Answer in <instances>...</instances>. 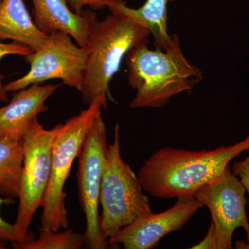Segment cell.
<instances>
[{"label":"cell","mask_w":249,"mask_h":249,"mask_svg":"<svg viewBox=\"0 0 249 249\" xmlns=\"http://www.w3.org/2000/svg\"><path fill=\"white\" fill-rule=\"evenodd\" d=\"M11 245L15 249H80L85 242L83 236L72 229L62 232L41 229L37 240L13 242Z\"/></svg>","instance_id":"2e32d148"},{"label":"cell","mask_w":249,"mask_h":249,"mask_svg":"<svg viewBox=\"0 0 249 249\" xmlns=\"http://www.w3.org/2000/svg\"><path fill=\"white\" fill-rule=\"evenodd\" d=\"M245 193V186L228 166L195 194L196 199L209 210L218 249L233 248L232 235L239 227L245 229L249 246Z\"/></svg>","instance_id":"9c48e42d"},{"label":"cell","mask_w":249,"mask_h":249,"mask_svg":"<svg viewBox=\"0 0 249 249\" xmlns=\"http://www.w3.org/2000/svg\"><path fill=\"white\" fill-rule=\"evenodd\" d=\"M107 130L101 112L95 118L78 155L77 173L80 206L86 219L85 245L91 249L109 248L100 227L101 181L107 150Z\"/></svg>","instance_id":"52a82bcc"},{"label":"cell","mask_w":249,"mask_h":249,"mask_svg":"<svg viewBox=\"0 0 249 249\" xmlns=\"http://www.w3.org/2000/svg\"><path fill=\"white\" fill-rule=\"evenodd\" d=\"M150 35L145 27L115 11H111L103 20L96 19L86 47V65L80 91L83 102L89 106L97 98L107 104V98L114 101L109 91L111 79L129 51L148 40Z\"/></svg>","instance_id":"3957f363"},{"label":"cell","mask_w":249,"mask_h":249,"mask_svg":"<svg viewBox=\"0 0 249 249\" xmlns=\"http://www.w3.org/2000/svg\"><path fill=\"white\" fill-rule=\"evenodd\" d=\"M191 249H218L215 234H214L213 227L211 224L204 240L201 241L200 243L193 246Z\"/></svg>","instance_id":"44dd1931"},{"label":"cell","mask_w":249,"mask_h":249,"mask_svg":"<svg viewBox=\"0 0 249 249\" xmlns=\"http://www.w3.org/2000/svg\"><path fill=\"white\" fill-rule=\"evenodd\" d=\"M14 202V199L0 197V208L3 204H10ZM0 240L6 242H19L14 224L6 222L0 214Z\"/></svg>","instance_id":"ac0fdd59"},{"label":"cell","mask_w":249,"mask_h":249,"mask_svg":"<svg viewBox=\"0 0 249 249\" xmlns=\"http://www.w3.org/2000/svg\"><path fill=\"white\" fill-rule=\"evenodd\" d=\"M1 1V0H0V1Z\"/></svg>","instance_id":"603a6c76"},{"label":"cell","mask_w":249,"mask_h":249,"mask_svg":"<svg viewBox=\"0 0 249 249\" xmlns=\"http://www.w3.org/2000/svg\"><path fill=\"white\" fill-rule=\"evenodd\" d=\"M102 107L106 109L107 103L101 98H96L88 109L70 118L65 124H59L52 144L51 177L42 206L41 229L55 232L68 229L64 187L87 134Z\"/></svg>","instance_id":"5b68a950"},{"label":"cell","mask_w":249,"mask_h":249,"mask_svg":"<svg viewBox=\"0 0 249 249\" xmlns=\"http://www.w3.org/2000/svg\"><path fill=\"white\" fill-rule=\"evenodd\" d=\"M60 86L34 83L15 92L9 104L0 108V136L22 139L33 120L48 110L45 102Z\"/></svg>","instance_id":"7c38bea8"},{"label":"cell","mask_w":249,"mask_h":249,"mask_svg":"<svg viewBox=\"0 0 249 249\" xmlns=\"http://www.w3.org/2000/svg\"><path fill=\"white\" fill-rule=\"evenodd\" d=\"M232 173L239 178L248 194L249 206V156L245 160L236 161L232 165Z\"/></svg>","instance_id":"ffe728a7"},{"label":"cell","mask_w":249,"mask_h":249,"mask_svg":"<svg viewBox=\"0 0 249 249\" xmlns=\"http://www.w3.org/2000/svg\"><path fill=\"white\" fill-rule=\"evenodd\" d=\"M142 189L138 176L121 157L120 127L116 124L114 141L106 153L99 198L100 227L106 240L137 218L152 213Z\"/></svg>","instance_id":"277c9868"},{"label":"cell","mask_w":249,"mask_h":249,"mask_svg":"<svg viewBox=\"0 0 249 249\" xmlns=\"http://www.w3.org/2000/svg\"><path fill=\"white\" fill-rule=\"evenodd\" d=\"M8 242H5L4 240H0V249H6Z\"/></svg>","instance_id":"7402d4cb"},{"label":"cell","mask_w":249,"mask_h":249,"mask_svg":"<svg viewBox=\"0 0 249 249\" xmlns=\"http://www.w3.org/2000/svg\"><path fill=\"white\" fill-rule=\"evenodd\" d=\"M23 156L22 139L0 136V196L18 199Z\"/></svg>","instance_id":"9a60e30c"},{"label":"cell","mask_w":249,"mask_h":249,"mask_svg":"<svg viewBox=\"0 0 249 249\" xmlns=\"http://www.w3.org/2000/svg\"><path fill=\"white\" fill-rule=\"evenodd\" d=\"M24 58L30 65V70L22 78L4 85L8 93L53 79L61 80L62 84L76 88L79 92L81 90L86 65V47L75 44L66 33L55 31L49 34L45 45Z\"/></svg>","instance_id":"ba28073f"},{"label":"cell","mask_w":249,"mask_h":249,"mask_svg":"<svg viewBox=\"0 0 249 249\" xmlns=\"http://www.w3.org/2000/svg\"><path fill=\"white\" fill-rule=\"evenodd\" d=\"M72 11L80 14L85 6H89L92 10H101L108 7L111 0H65Z\"/></svg>","instance_id":"d6986e66"},{"label":"cell","mask_w":249,"mask_h":249,"mask_svg":"<svg viewBox=\"0 0 249 249\" xmlns=\"http://www.w3.org/2000/svg\"><path fill=\"white\" fill-rule=\"evenodd\" d=\"M47 37L33 21L24 0L0 1V41L12 40L36 52Z\"/></svg>","instance_id":"4fadbf2b"},{"label":"cell","mask_w":249,"mask_h":249,"mask_svg":"<svg viewBox=\"0 0 249 249\" xmlns=\"http://www.w3.org/2000/svg\"><path fill=\"white\" fill-rule=\"evenodd\" d=\"M168 50L149 49L141 42L125 55L129 84L137 91L132 109L161 108L176 95L191 91L203 80L201 70L183 55L178 35Z\"/></svg>","instance_id":"7a4b0ae2"},{"label":"cell","mask_w":249,"mask_h":249,"mask_svg":"<svg viewBox=\"0 0 249 249\" xmlns=\"http://www.w3.org/2000/svg\"><path fill=\"white\" fill-rule=\"evenodd\" d=\"M247 150H249V134L235 145L209 151L163 147L145 160L137 176L142 188L153 197L195 196L199 188L224 171L234 158Z\"/></svg>","instance_id":"6da1fadb"},{"label":"cell","mask_w":249,"mask_h":249,"mask_svg":"<svg viewBox=\"0 0 249 249\" xmlns=\"http://www.w3.org/2000/svg\"><path fill=\"white\" fill-rule=\"evenodd\" d=\"M32 52L31 49L19 43H4L0 41V60L6 55H16L25 57ZM9 101V94L5 90L1 77L0 76V102H7Z\"/></svg>","instance_id":"e0dca14e"},{"label":"cell","mask_w":249,"mask_h":249,"mask_svg":"<svg viewBox=\"0 0 249 249\" xmlns=\"http://www.w3.org/2000/svg\"><path fill=\"white\" fill-rule=\"evenodd\" d=\"M174 0H147L139 9H132L125 0H111L108 8L150 31L156 49L166 51L173 45L174 36L168 32V6Z\"/></svg>","instance_id":"5bb4252c"},{"label":"cell","mask_w":249,"mask_h":249,"mask_svg":"<svg viewBox=\"0 0 249 249\" xmlns=\"http://www.w3.org/2000/svg\"><path fill=\"white\" fill-rule=\"evenodd\" d=\"M59 124L45 128L36 117L23 137V164L19 179V206L14 225L19 242L32 240L29 231L36 211L42 207L51 177L52 147Z\"/></svg>","instance_id":"8992f818"},{"label":"cell","mask_w":249,"mask_h":249,"mask_svg":"<svg viewBox=\"0 0 249 249\" xmlns=\"http://www.w3.org/2000/svg\"><path fill=\"white\" fill-rule=\"evenodd\" d=\"M204 207L196 196L178 198L170 209L159 214L141 216L107 240L110 248L151 249L165 235L182 229L198 210Z\"/></svg>","instance_id":"30bf717a"},{"label":"cell","mask_w":249,"mask_h":249,"mask_svg":"<svg viewBox=\"0 0 249 249\" xmlns=\"http://www.w3.org/2000/svg\"><path fill=\"white\" fill-rule=\"evenodd\" d=\"M34 22L47 35L61 31L71 36L82 47L88 45L90 29L97 19L92 10L84 9L78 14L65 0H31Z\"/></svg>","instance_id":"8fae6325"}]
</instances>
